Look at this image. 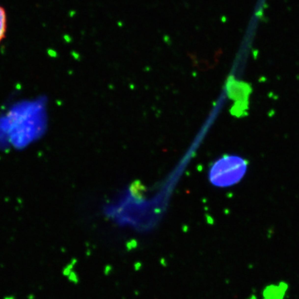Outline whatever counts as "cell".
Masks as SVG:
<instances>
[{
  "label": "cell",
  "mask_w": 299,
  "mask_h": 299,
  "mask_svg": "<svg viewBox=\"0 0 299 299\" xmlns=\"http://www.w3.org/2000/svg\"><path fill=\"white\" fill-rule=\"evenodd\" d=\"M249 163L237 154H225L211 165L208 179L217 188H229L240 183L248 171Z\"/></svg>",
  "instance_id": "6da1fadb"
},
{
  "label": "cell",
  "mask_w": 299,
  "mask_h": 299,
  "mask_svg": "<svg viewBox=\"0 0 299 299\" xmlns=\"http://www.w3.org/2000/svg\"><path fill=\"white\" fill-rule=\"evenodd\" d=\"M287 289V286L283 287L281 285H271L265 289L263 295L265 299H283Z\"/></svg>",
  "instance_id": "7a4b0ae2"
},
{
  "label": "cell",
  "mask_w": 299,
  "mask_h": 299,
  "mask_svg": "<svg viewBox=\"0 0 299 299\" xmlns=\"http://www.w3.org/2000/svg\"><path fill=\"white\" fill-rule=\"evenodd\" d=\"M7 30V15L5 8L0 5V43L5 38Z\"/></svg>",
  "instance_id": "3957f363"
}]
</instances>
